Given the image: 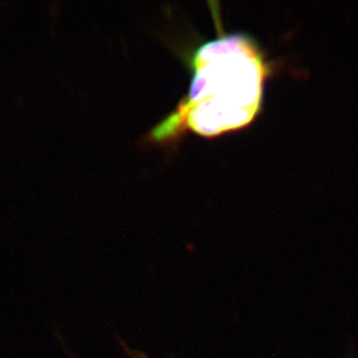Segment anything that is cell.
<instances>
[{
  "instance_id": "1",
  "label": "cell",
  "mask_w": 358,
  "mask_h": 358,
  "mask_svg": "<svg viewBox=\"0 0 358 358\" xmlns=\"http://www.w3.org/2000/svg\"><path fill=\"white\" fill-rule=\"evenodd\" d=\"M268 68L255 41L232 34L200 47L189 93L178 114L205 136L244 128L262 109Z\"/></svg>"
},
{
  "instance_id": "2",
  "label": "cell",
  "mask_w": 358,
  "mask_h": 358,
  "mask_svg": "<svg viewBox=\"0 0 358 358\" xmlns=\"http://www.w3.org/2000/svg\"><path fill=\"white\" fill-rule=\"evenodd\" d=\"M120 345L124 348V352L129 355V358H148L147 355L145 352H141L140 350H134L129 348V346L127 345L124 341H120Z\"/></svg>"
}]
</instances>
